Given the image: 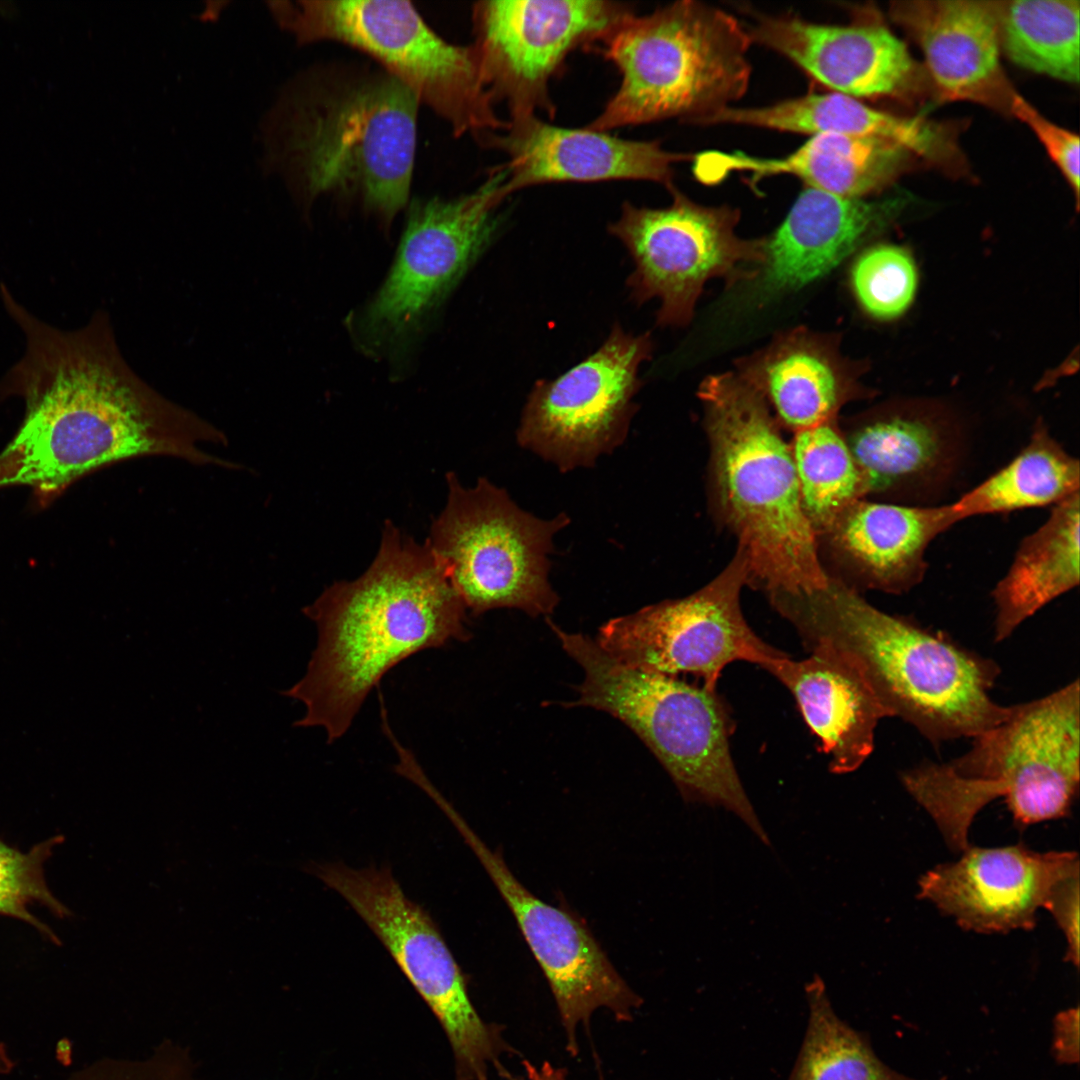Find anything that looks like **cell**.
Returning a JSON list of instances; mask_svg holds the SVG:
<instances>
[{
	"label": "cell",
	"mask_w": 1080,
	"mask_h": 1080,
	"mask_svg": "<svg viewBox=\"0 0 1080 1080\" xmlns=\"http://www.w3.org/2000/svg\"><path fill=\"white\" fill-rule=\"evenodd\" d=\"M956 523L950 504L905 505L862 498L850 504L827 532L851 575L850 587L897 595L921 583L929 545Z\"/></svg>",
	"instance_id": "cell-24"
},
{
	"label": "cell",
	"mask_w": 1080,
	"mask_h": 1080,
	"mask_svg": "<svg viewBox=\"0 0 1080 1080\" xmlns=\"http://www.w3.org/2000/svg\"><path fill=\"white\" fill-rule=\"evenodd\" d=\"M698 394L720 510L738 538L748 584L769 597L823 589L830 575L803 508L791 448L767 402L731 372L707 377Z\"/></svg>",
	"instance_id": "cell-5"
},
{
	"label": "cell",
	"mask_w": 1080,
	"mask_h": 1080,
	"mask_svg": "<svg viewBox=\"0 0 1080 1080\" xmlns=\"http://www.w3.org/2000/svg\"><path fill=\"white\" fill-rule=\"evenodd\" d=\"M505 153L507 195L554 182L646 180L673 186V166L689 159L657 142L634 141L589 128L544 122L536 114L511 116L507 125L480 138Z\"/></svg>",
	"instance_id": "cell-19"
},
{
	"label": "cell",
	"mask_w": 1080,
	"mask_h": 1080,
	"mask_svg": "<svg viewBox=\"0 0 1080 1080\" xmlns=\"http://www.w3.org/2000/svg\"><path fill=\"white\" fill-rule=\"evenodd\" d=\"M1079 681L1012 705L1008 717L972 738L962 755L901 772L906 791L935 822L954 851L970 846L969 828L990 802L1003 798L1025 828L1063 818L1080 781Z\"/></svg>",
	"instance_id": "cell-6"
},
{
	"label": "cell",
	"mask_w": 1080,
	"mask_h": 1080,
	"mask_svg": "<svg viewBox=\"0 0 1080 1080\" xmlns=\"http://www.w3.org/2000/svg\"><path fill=\"white\" fill-rule=\"evenodd\" d=\"M739 375L795 432L831 422L857 394L856 384L832 339L794 330L741 361Z\"/></svg>",
	"instance_id": "cell-27"
},
{
	"label": "cell",
	"mask_w": 1080,
	"mask_h": 1080,
	"mask_svg": "<svg viewBox=\"0 0 1080 1080\" xmlns=\"http://www.w3.org/2000/svg\"><path fill=\"white\" fill-rule=\"evenodd\" d=\"M504 180L498 167L470 193L412 203L394 265L363 313L367 337L401 340L441 302L493 240Z\"/></svg>",
	"instance_id": "cell-15"
},
{
	"label": "cell",
	"mask_w": 1080,
	"mask_h": 1080,
	"mask_svg": "<svg viewBox=\"0 0 1080 1080\" xmlns=\"http://www.w3.org/2000/svg\"><path fill=\"white\" fill-rule=\"evenodd\" d=\"M748 584L744 556L735 558L712 581L680 599L665 600L602 625L595 641L612 657L641 670L692 674L717 689L729 664L745 661L764 668L788 656L759 637L741 610Z\"/></svg>",
	"instance_id": "cell-13"
},
{
	"label": "cell",
	"mask_w": 1080,
	"mask_h": 1080,
	"mask_svg": "<svg viewBox=\"0 0 1080 1080\" xmlns=\"http://www.w3.org/2000/svg\"><path fill=\"white\" fill-rule=\"evenodd\" d=\"M15 1066L5 1044L0 1041V1075L10 1073Z\"/></svg>",
	"instance_id": "cell-40"
},
{
	"label": "cell",
	"mask_w": 1080,
	"mask_h": 1080,
	"mask_svg": "<svg viewBox=\"0 0 1080 1080\" xmlns=\"http://www.w3.org/2000/svg\"><path fill=\"white\" fill-rule=\"evenodd\" d=\"M831 422L797 431L791 447L803 508L815 532H827L850 504L868 495L846 439Z\"/></svg>",
	"instance_id": "cell-32"
},
{
	"label": "cell",
	"mask_w": 1080,
	"mask_h": 1080,
	"mask_svg": "<svg viewBox=\"0 0 1080 1080\" xmlns=\"http://www.w3.org/2000/svg\"><path fill=\"white\" fill-rule=\"evenodd\" d=\"M63 841L62 835H56L23 853L0 838V914L32 925L56 945L61 943L57 935L30 913L29 906L40 904L59 918L71 915L51 893L44 877V863Z\"/></svg>",
	"instance_id": "cell-34"
},
{
	"label": "cell",
	"mask_w": 1080,
	"mask_h": 1080,
	"mask_svg": "<svg viewBox=\"0 0 1080 1080\" xmlns=\"http://www.w3.org/2000/svg\"><path fill=\"white\" fill-rule=\"evenodd\" d=\"M278 25L299 44L334 41L372 57L445 120L479 138L503 129L474 45L449 43L408 1H269Z\"/></svg>",
	"instance_id": "cell-9"
},
{
	"label": "cell",
	"mask_w": 1080,
	"mask_h": 1080,
	"mask_svg": "<svg viewBox=\"0 0 1080 1080\" xmlns=\"http://www.w3.org/2000/svg\"><path fill=\"white\" fill-rule=\"evenodd\" d=\"M1000 48L1015 65L1051 78L1080 79V2H998Z\"/></svg>",
	"instance_id": "cell-30"
},
{
	"label": "cell",
	"mask_w": 1080,
	"mask_h": 1080,
	"mask_svg": "<svg viewBox=\"0 0 1080 1080\" xmlns=\"http://www.w3.org/2000/svg\"><path fill=\"white\" fill-rule=\"evenodd\" d=\"M598 42L621 82L587 126L595 131L673 117L697 124L732 106L749 86L752 42L744 24L701 2L630 12Z\"/></svg>",
	"instance_id": "cell-8"
},
{
	"label": "cell",
	"mask_w": 1080,
	"mask_h": 1080,
	"mask_svg": "<svg viewBox=\"0 0 1080 1080\" xmlns=\"http://www.w3.org/2000/svg\"><path fill=\"white\" fill-rule=\"evenodd\" d=\"M909 154L878 139L821 133L811 135L798 149L783 157L702 152L693 159V173L704 184H717L734 172H746L757 179L792 175L803 180L807 187L862 198L896 176Z\"/></svg>",
	"instance_id": "cell-26"
},
{
	"label": "cell",
	"mask_w": 1080,
	"mask_h": 1080,
	"mask_svg": "<svg viewBox=\"0 0 1080 1080\" xmlns=\"http://www.w3.org/2000/svg\"><path fill=\"white\" fill-rule=\"evenodd\" d=\"M419 105L382 68L308 71L261 120V168L279 173L303 203L354 198L389 222L409 197Z\"/></svg>",
	"instance_id": "cell-3"
},
{
	"label": "cell",
	"mask_w": 1080,
	"mask_h": 1080,
	"mask_svg": "<svg viewBox=\"0 0 1080 1080\" xmlns=\"http://www.w3.org/2000/svg\"><path fill=\"white\" fill-rule=\"evenodd\" d=\"M547 623L584 673L578 699L569 705L601 710L622 721L652 751L686 802L732 812L770 846L732 758L735 725L717 689L629 666L587 635Z\"/></svg>",
	"instance_id": "cell-7"
},
{
	"label": "cell",
	"mask_w": 1080,
	"mask_h": 1080,
	"mask_svg": "<svg viewBox=\"0 0 1080 1080\" xmlns=\"http://www.w3.org/2000/svg\"><path fill=\"white\" fill-rule=\"evenodd\" d=\"M1078 872L1079 857L1072 851L969 846L957 861L926 872L920 878L918 896L966 930H1029L1055 887Z\"/></svg>",
	"instance_id": "cell-18"
},
{
	"label": "cell",
	"mask_w": 1080,
	"mask_h": 1080,
	"mask_svg": "<svg viewBox=\"0 0 1080 1080\" xmlns=\"http://www.w3.org/2000/svg\"><path fill=\"white\" fill-rule=\"evenodd\" d=\"M446 477L447 503L426 543L466 610L474 616L497 608L533 617L553 612L559 598L548 581V555L569 517L539 519L485 478L465 488L454 473Z\"/></svg>",
	"instance_id": "cell-10"
},
{
	"label": "cell",
	"mask_w": 1080,
	"mask_h": 1080,
	"mask_svg": "<svg viewBox=\"0 0 1080 1080\" xmlns=\"http://www.w3.org/2000/svg\"><path fill=\"white\" fill-rule=\"evenodd\" d=\"M891 15L921 47L944 99L1008 112L1015 90L1000 64L997 1H902Z\"/></svg>",
	"instance_id": "cell-21"
},
{
	"label": "cell",
	"mask_w": 1080,
	"mask_h": 1080,
	"mask_svg": "<svg viewBox=\"0 0 1080 1080\" xmlns=\"http://www.w3.org/2000/svg\"><path fill=\"white\" fill-rule=\"evenodd\" d=\"M649 332L634 335L615 323L602 345L528 395L518 443L562 471L592 466L620 445L638 409L639 368L651 359Z\"/></svg>",
	"instance_id": "cell-14"
},
{
	"label": "cell",
	"mask_w": 1080,
	"mask_h": 1080,
	"mask_svg": "<svg viewBox=\"0 0 1080 1080\" xmlns=\"http://www.w3.org/2000/svg\"><path fill=\"white\" fill-rule=\"evenodd\" d=\"M1062 930L1066 943V959L1079 964V872L1062 880L1047 899L1044 907Z\"/></svg>",
	"instance_id": "cell-37"
},
{
	"label": "cell",
	"mask_w": 1080,
	"mask_h": 1080,
	"mask_svg": "<svg viewBox=\"0 0 1080 1080\" xmlns=\"http://www.w3.org/2000/svg\"><path fill=\"white\" fill-rule=\"evenodd\" d=\"M810 655H789L763 669L793 696L797 707L828 757L829 770H857L874 749L875 732L888 717L858 672L836 651L818 645Z\"/></svg>",
	"instance_id": "cell-25"
},
{
	"label": "cell",
	"mask_w": 1080,
	"mask_h": 1080,
	"mask_svg": "<svg viewBox=\"0 0 1080 1080\" xmlns=\"http://www.w3.org/2000/svg\"><path fill=\"white\" fill-rule=\"evenodd\" d=\"M805 648L840 654L862 677L888 717L913 726L934 745L974 738L1011 707L993 700L1000 675L992 659L942 631L886 613L838 577L809 594L770 597Z\"/></svg>",
	"instance_id": "cell-4"
},
{
	"label": "cell",
	"mask_w": 1080,
	"mask_h": 1080,
	"mask_svg": "<svg viewBox=\"0 0 1080 1080\" xmlns=\"http://www.w3.org/2000/svg\"><path fill=\"white\" fill-rule=\"evenodd\" d=\"M1 290L26 348L3 383L23 397L25 414L0 453V489L27 486L49 498L94 470L148 455L229 465L201 449L224 443L221 431L131 369L105 312L80 329L62 331Z\"/></svg>",
	"instance_id": "cell-1"
},
{
	"label": "cell",
	"mask_w": 1080,
	"mask_h": 1080,
	"mask_svg": "<svg viewBox=\"0 0 1080 1080\" xmlns=\"http://www.w3.org/2000/svg\"><path fill=\"white\" fill-rule=\"evenodd\" d=\"M1008 112L1024 122L1037 136L1050 159L1070 184L1078 203L1080 188L1078 135L1045 118L1016 91L1012 95Z\"/></svg>",
	"instance_id": "cell-36"
},
{
	"label": "cell",
	"mask_w": 1080,
	"mask_h": 1080,
	"mask_svg": "<svg viewBox=\"0 0 1080 1080\" xmlns=\"http://www.w3.org/2000/svg\"><path fill=\"white\" fill-rule=\"evenodd\" d=\"M1080 493L1053 506L1019 544L992 590L994 640L1002 642L1037 611L1077 587L1080 578Z\"/></svg>",
	"instance_id": "cell-28"
},
{
	"label": "cell",
	"mask_w": 1080,
	"mask_h": 1080,
	"mask_svg": "<svg viewBox=\"0 0 1080 1080\" xmlns=\"http://www.w3.org/2000/svg\"><path fill=\"white\" fill-rule=\"evenodd\" d=\"M917 269L902 247L879 244L864 251L851 270V283L862 308L872 317L891 320L911 305Z\"/></svg>",
	"instance_id": "cell-35"
},
{
	"label": "cell",
	"mask_w": 1080,
	"mask_h": 1080,
	"mask_svg": "<svg viewBox=\"0 0 1080 1080\" xmlns=\"http://www.w3.org/2000/svg\"><path fill=\"white\" fill-rule=\"evenodd\" d=\"M1079 1009H1068L1055 1018L1054 1056L1061 1063H1076L1079 1059Z\"/></svg>",
	"instance_id": "cell-38"
},
{
	"label": "cell",
	"mask_w": 1080,
	"mask_h": 1080,
	"mask_svg": "<svg viewBox=\"0 0 1080 1080\" xmlns=\"http://www.w3.org/2000/svg\"><path fill=\"white\" fill-rule=\"evenodd\" d=\"M446 813L497 887L540 965L555 998L568 1037L577 1050L576 1030L598 1008L629 1020L640 998L616 971L582 921L532 894L514 876L502 856L491 850L447 802Z\"/></svg>",
	"instance_id": "cell-17"
},
{
	"label": "cell",
	"mask_w": 1080,
	"mask_h": 1080,
	"mask_svg": "<svg viewBox=\"0 0 1080 1080\" xmlns=\"http://www.w3.org/2000/svg\"><path fill=\"white\" fill-rule=\"evenodd\" d=\"M896 201H866L806 187L768 238L752 281L761 304L799 290L837 267L881 225Z\"/></svg>",
	"instance_id": "cell-22"
},
{
	"label": "cell",
	"mask_w": 1080,
	"mask_h": 1080,
	"mask_svg": "<svg viewBox=\"0 0 1080 1080\" xmlns=\"http://www.w3.org/2000/svg\"><path fill=\"white\" fill-rule=\"evenodd\" d=\"M846 442L867 493L905 505H926L941 494L956 476L966 444L952 423L913 410L877 416Z\"/></svg>",
	"instance_id": "cell-23"
},
{
	"label": "cell",
	"mask_w": 1080,
	"mask_h": 1080,
	"mask_svg": "<svg viewBox=\"0 0 1080 1080\" xmlns=\"http://www.w3.org/2000/svg\"><path fill=\"white\" fill-rule=\"evenodd\" d=\"M466 611L428 544L386 521L368 569L332 584L303 609L318 639L304 676L281 692L305 706L294 725L320 726L328 743L338 740L390 669L420 651L471 638Z\"/></svg>",
	"instance_id": "cell-2"
},
{
	"label": "cell",
	"mask_w": 1080,
	"mask_h": 1080,
	"mask_svg": "<svg viewBox=\"0 0 1080 1080\" xmlns=\"http://www.w3.org/2000/svg\"><path fill=\"white\" fill-rule=\"evenodd\" d=\"M796 123L810 135L834 133L886 141L939 165L959 160L956 144L943 127L883 112L836 92L804 96L796 110Z\"/></svg>",
	"instance_id": "cell-31"
},
{
	"label": "cell",
	"mask_w": 1080,
	"mask_h": 1080,
	"mask_svg": "<svg viewBox=\"0 0 1080 1080\" xmlns=\"http://www.w3.org/2000/svg\"><path fill=\"white\" fill-rule=\"evenodd\" d=\"M312 872L340 894L390 952L429 1005L451 1044L458 1080H486L504 1044L468 996L465 978L430 915L386 869L315 865Z\"/></svg>",
	"instance_id": "cell-12"
},
{
	"label": "cell",
	"mask_w": 1080,
	"mask_h": 1080,
	"mask_svg": "<svg viewBox=\"0 0 1080 1080\" xmlns=\"http://www.w3.org/2000/svg\"><path fill=\"white\" fill-rule=\"evenodd\" d=\"M524 1067L530 1080H565V1073L549 1063H543L540 1067L533 1066L525 1061Z\"/></svg>",
	"instance_id": "cell-39"
},
{
	"label": "cell",
	"mask_w": 1080,
	"mask_h": 1080,
	"mask_svg": "<svg viewBox=\"0 0 1080 1080\" xmlns=\"http://www.w3.org/2000/svg\"><path fill=\"white\" fill-rule=\"evenodd\" d=\"M805 991L808 1029L789 1080H916L882 1063L863 1035L837 1017L819 976Z\"/></svg>",
	"instance_id": "cell-33"
},
{
	"label": "cell",
	"mask_w": 1080,
	"mask_h": 1080,
	"mask_svg": "<svg viewBox=\"0 0 1080 1080\" xmlns=\"http://www.w3.org/2000/svg\"><path fill=\"white\" fill-rule=\"evenodd\" d=\"M744 26L752 43L779 53L836 93L856 99L902 93L915 76L907 46L881 24L828 25L794 15L754 14Z\"/></svg>",
	"instance_id": "cell-20"
},
{
	"label": "cell",
	"mask_w": 1080,
	"mask_h": 1080,
	"mask_svg": "<svg viewBox=\"0 0 1080 1080\" xmlns=\"http://www.w3.org/2000/svg\"><path fill=\"white\" fill-rule=\"evenodd\" d=\"M669 191L673 200L663 208L625 202L608 231L634 263L626 282L632 301L642 305L657 298V324L683 326L708 280L734 283L755 277L765 259L766 238L739 237L735 208L697 204L674 186Z\"/></svg>",
	"instance_id": "cell-11"
},
{
	"label": "cell",
	"mask_w": 1080,
	"mask_h": 1080,
	"mask_svg": "<svg viewBox=\"0 0 1080 1080\" xmlns=\"http://www.w3.org/2000/svg\"><path fill=\"white\" fill-rule=\"evenodd\" d=\"M631 11L598 0L481 1L473 8L485 82L511 116L552 112L548 83L568 53L599 41Z\"/></svg>",
	"instance_id": "cell-16"
},
{
	"label": "cell",
	"mask_w": 1080,
	"mask_h": 1080,
	"mask_svg": "<svg viewBox=\"0 0 1080 1080\" xmlns=\"http://www.w3.org/2000/svg\"><path fill=\"white\" fill-rule=\"evenodd\" d=\"M59 1080H79V1079H78V1077H77V1076H75V1075H72L71 1077H68V1078H62V1079H59Z\"/></svg>",
	"instance_id": "cell-41"
},
{
	"label": "cell",
	"mask_w": 1080,
	"mask_h": 1080,
	"mask_svg": "<svg viewBox=\"0 0 1080 1080\" xmlns=\"http://www.w3.org/2000/svg\"><path fill=\"white\" fill-rule=\"evenodd\" d=\"M1080 468L1041 421L1025 447L1004 467L950 507L956 522L979 515L1056 505L1079 492Z\"/></svg>",
	"instance_id": "cell-29"
}]
</instances>
